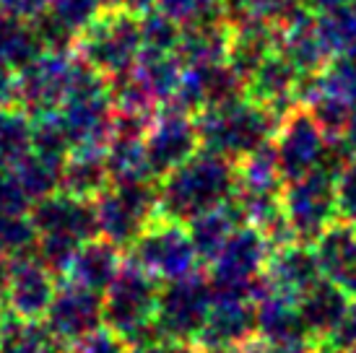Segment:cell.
<instances>
[{
	"label": "cell",
	"mask_w": 356,
	"mask_h": 353,
	"mask_svg": "<svg viewBox=\"0 0 356 353\" xmlns=\"http://www.w3.org/2000/svg\"><path fill=\"white\" fill-rule=\"evenodd\" d=\"M31 151H37L52 161H60V164H65V158L73 154L70 138L63 128L58 112L31 117Z\"/></svg>",
	"instance_id": "cell-35"
},
{
	"label": "cell",
	"mask_w": 356,
	"mask_h": 353,
	"mask_svg": "<svg viewBox=\"0 0 356 353\" xmlns=\"http://www.w3.org/2000/svg\"><path fill=\"white\" fill-rule=\"evenodd\" d=\"M81 58L73 52H42L40 58L16 73V107L29 117L58 112L76 86Z\"/></svg>",
	"instance_id": "cell-9"
},
{
	"label": "cell",
	"mask_w": 356,
	"mask_h": 353,
	"mask_svg": "<svg viewBox=\"0 0 356 353\" xmlns=\"http://www.w3.org/2000/svg\"><path fill=\"white\" fill-rule=\"evenodd\" d=\"M159 288L161 281H156L136 263L125 260L120 275L104 291V327L118 333L130 351L161 335L154 322Z\"/></svg>",
	"instance_id": "cell-4"
},
{
	"label": "cell",
	"mask_w": 356,
	"mask_h": 353,
	"mask_svg": "<svg viewBox=\"0 0 356 353\" xmlns=\"http://www.w3.org/2000/svg\"><path fill=\"white\" fill-rule=\"evenodd\" d=\"M3 309H6V306H3V299H0V312H3Z\"/></svg>",
	"instance_id": "cell-53"
},
{
	"label": "cell",
	"mask_w": 356,
	"mask_h": 353,
	"mask_svg": "<svg viewBox=\"0 0 356 353\" xmlns=\"http://www.w3.org/2000/svg\"><path fill=\"white\" fill-rule=\"evenodd\" d=\"M351 302L354 299L327 278H320L309 291L297 299L299 312L305 317L309 333L315 335V340H325L333 335V330L346 317Z\"/></svg>",
	"instance_id": "cell-24"
},
{
	"label": "cell",
	"mask_w": 356,
	"mask_h": 353,
	"mask_svg": "<svg viewBox=\"0 0 356 353\" xmlns=\"http://www.w3.org/2000/svg\"><path fill=\"white\" fill-rule=\"evenodd\" d=\"M266 278L270 281L273 291L299 299L325 275H323V268L317 260L315 245L289 242V245L273 247L266 265Z\"/></svg>",
	"instance_id": "cell-18"
},
{
	"label": "cell",
	"mask_w": 356,
	"mask_h": 353,
	"mask_svg": "<svg viewBox=\"0 0 356 353\" xmlns=\"http://www.w3.org/2000/svg\"><path fill=\"white\" fill-rule=\"evenodd\" d=\"M200 148L195 117L175 107H159L146 133V161L154 179L167 176Z\"/></svg>",
	"instance_id": "cell-13"
},
{
	"label": "cell",
	"mask_w": 356,
	"mask_h": 353,
	"mask_svg": "<svg viewBox=\"0 0 356 353\" xmlns=\"http://www.w3.org/2000/svg\"><path fill=\"white\" fill-rule=\"evenodd\" d=\"M16 104V73L0 68V109Z\"/></svg>",
	"instance_id": "cell-45"
},
{
	"label": "cell",
	"mask_w": 356,
	"mask_h": 353,
	"mask_svg": "<svg viewBox=\"0 0 356 353\" xmlns=\"http://www.w3.org/2000/svg\"><path fill=\"white\" fill-rule=\"evenodd\" d=\"M109 185H112V179H109L107 161H104V151L86 148V151H73L65 158L60 190L83 197V200H97Z\"/></svg>",
	"instance_id": "cell-28"
},
{
	"label": "cell",
	"mask_w": 356,
	"mask_h": 353,
	"mask_svg": "<svg viewBox=\"0 0 356 353\" xmlns=\"http://www.w3.org/2000/svg\"><path fill=\"white\" fill-rule=\"evenodd\" d=\"M237 161L200 146L188 161L159 179V216L188 224L237 195Z\"/></svg>",
	"instance_id": "cell-1"
},
{
	"label": "cell",
	"mask_w": 356,
	"mask_h": 353,
	"mask_svg": "<svg viewBox=\"0 0 356 353\" xmlns=\"http://www.w3.org/2000/svg\"><path fill=\"white\" fill-rule=\"evenodd\" d=\"M338 218L356 226V158L336 176Z\"/></svg>",
	"instance_id": "cell-39"
},
{
	"label": "cell",
	"mask_w": 356,
	"mask_h": 353,
	"mask_svg": "<svg viewBox=\"0 0 356 353\" xmlns=\"http://www.w3.org/2000/svg\"><path fill=\"white\" fill-rule=\"evenodd\" d=\"M182 73L185 68L175 52H151V49H143L138 63L130 68V76L156 109L172 101V97L177 94Z\"/></svg>",
	"instance_id": "cell-26"
},
{
	"label": "cell",
	"mask_w": 356,
	"mask_h": 353,
	"mask_svg": "<svg viewBox=\"0 0 356 353\" xmlns=\"http://www.w3.org/2000/svg\"><path fill=\"white\" fill-rule=\"evenodd\" d=\"M44 49L34 21H24L0 10V65L19 73L40 58Z\"/></svg>",
	"instance_id": "cell-30"
},
{
	"label": "cell",
	"mask_w": 356,
	"mask_h": 353,
	"mask_svg": "<svg viewBox=\"0 0 356 353\" xmlns=\"http://www.w3.org/2000/svg\"><path fill=\"white\" fill-rule=\"evenodd\" d=\"M50 3L52 0H0V10L16 19L34 21L50 8Z\"/></svg>",
	"instance_id": "cell-43"
},
{
	"label": "cell",
	"mask_w": 356,
	"mask_h": 353,
	"mask_svg": "<svg viewBox=\"0 0 356 353\" xmlns=\"http://www.w3.org/2000/svg\"><path fill=\"white\" fill-rule=\"evenodd\" d=\"M281 206L294 229V239L315 245L327 226L338 221L336 176L327 174L325 169H315L291 179L284 185Z\"/></svg>",
	"instance_id": "cell-10"
},
{
	"label": "cell",
	"mask_w": 356,
	"mask_h": 353,
	"mask_svg": "<svg viewBox=\"0 0 356 353\" xmlns=\"http://www.w3.org/2000/svg\"><path fill=\"white\" fill-rule=\"evenodd\" d=\"M327 340L336 345L338 351H346V348L356 345V299L351 302L346 317L341 320V325H338L336 330H333V335H330Z\"/></svg>",
	"instance_id": "cell-44"
},
{
	"label": "cell",
	"mask_w": 356,
	"mask_h": 353,
	"mask_svg": "<svg viewBox=\"0 0 356 353\" xmlns=\"http://www.w3.org/2000/svg\"><path fill=\"white\" fill-rule=\"evenodd\" d=\"M299 81H302V73L276 49L260 63V68L248 79V97L260 101L263 107H268L273 115L284 120L299 104Z\"/></svg>",
	"instance_id": "cell-20"
},
{
	"label": "cell",
	"mask_w": 356,
	"mask_h": 353,
	"mask_svg": "<svg viewBox=\"0 0 356 353\" xmlns=\"http://www.w3.org/2000/svg\"><path fill=\"white\" fill-rule=\"evenodd\" d=\"M307 8L320 13V10H327V8H336V6H343V3H354V0H302Z\"/></svg>",
	"instance_id": "cell-48"
},
{
	"label": "cell",
	"mask_w": 356,
	"mask_h": 353,
	"mask_svg": "<svg viewBox=\"0 0 356 353\" xmlns=\"http://www.w3.org/2000/svg\"><path fill=\"white\" fill-rule=\"evenodd\" d=\"M232 24L227 19H208L182 26V40L177 44V55L182 68H203L227 63Z\"/></svg>",
	"instance_id": "cell-23"
},
{
	"label": "cell",
	"mask_w": 356,
	"mask_h": 353,
	"mask_svg": "<svg viewBox=\"0 0 356 353\" xmlns=\"http://www.w3.org/2000/svg\"><path fill=\"white\" fill-rule=\"evenodd\" d=\"M10 169H13V174L19 179L24 195L29 197L31 203L58 192L60 182H63V164L42 156L37 151L24 154L16 164H10Z\"/></svg>",
	"instance_id": "cell-31"
},
{
	"label": "cell",
	"mask_w": 356,
	"mask_h": 353,
	"mask_svg": "<svg viewBox=\"0 0 356 353\" xmlns=\"http://www.w3.org/2000/svg\"><path fill=\"white\" fill-rule=\"evenodd\" d=\"M63 348L42 320H24L8 309L0 312V353H63Z\"/></svg>",
	"instance_id": "cell-29"
},
{
	"label": "cell",
	"mask_w": 356,
	"mask_h": 353,
	"mask_svg": "<svg viewBox=\"0 0 356 353\" xmlns=\"http://www.w3.org/2000/svg\"><path fill=\"white\" fill-rule=\"evenodd\" d=\"M58 273H52L37 255L10 260V278L3 294V306L24 320H44L58 291Z\"/></svg>",
	"instance_id": "cell-14"
},
{
	"label": "cell",
	"mask_w": 356,
	"mask_h": 353,
	"mask_svg": "<svg viewBox=\"0 0 356 353\" xmlns=\"http://www.w3.org/2000/svg\"><path fill=\"white\" fill-rule=\"evenodd\" d=\"M102 0H52L50 8L34 19L44 49L50 52H73L79 37L102 16Z\"/></svg>",
	"instance_id": "cell-16"
},
{
	"label": "cell",
	"mask_w": 356,
	"mask_h": 353,
	"mask_svg": "<svg viewBox=\"0 0 356 353\" xmlns=\"http://www.w3.org/2000/svg\"><path fill=\"white\" fill-rule=\"evenodd\" d=\"M343 353H356V345H351V348H346Z\"/></svg>",
	"instance_id": "cell-52"
},
{
	"label": "cell",
	"mask_w": 356,
	"mask_h": 353,
	"mask_svg": "<svg viewBox=\"0 0 356 353\" xmlns=\"http://www.w3.org/2000/svg\"><path fill=\"white\" fill-rule=\"evenodd\" d=\"M229 24L239 21H268V24H286L305 3L302 0H221Z\"/></svg>",
	"instance_id": "cell-33"
},
{
	"label": "cell",
	"mask_w": 356,
	"mask_h": 353,
	"mask_svg": "<svg viewBox=\"0 0 356 353\" xmlns=\"http://www.w3.org/2000/svg\"><path fill=\"white\" fill-rule=\"evenodd\" d=\"M315 24L333 58L356 49V0L315 13Z\"/></svg>",
	"instance_id": "cell-32"
},
{
	"label": "cell",
	"mask_w": 356,
	"mask_h": 353,
	"mask_svg": "<svg viewBox=\"0 0 356 353\" xmlns=\"http://www.w3.org/2000/svg\"><path fill=\"white\" fill-rule=\"evenodd\" d=\"M276 49L302 76L323 73L327 68V63L333 60V55L327 52L325 42L320 37V31H317L315 10H309L307 6H302L286 24L278 26Z\"/></svg>",
	"instance_id": "cell-19"
},
{
	"label": "cell",
	"mask_w": 356,
	"mask_h": 353,
	"mask_svg": "<svg viewBox=\"0 0 356 353\" xmlns=\"http://www.w3.org/2000/svg\"><path fill=\"white\" fill-rule=\"evenodd\" d=\"M76 52L104 79L128 73L143 52L140 16L122 8H104L99 19L79 37Z\"/></svg>",
	"instance_id": "cell-5"
},
{
	"label": "cell",
	"mask_w": 356,
	"mask_h": 353,
	"mask_svg": "<svg viewBox=\"0 0 356 353\" xmlns=\"http://www.w3.org/2000/svg\"><path fill=\"white\" fill-rule=\"evenodd\" d=\"M8 278H10V257L0 252V299H3V294H6Z\"/></svg>",
	"instance_id": "cell-49"
},
{
	"label": "cell",
	"mask_w": 356,
	"mask_h": 353,
	"mask_svg": "<svg viewBox=\"0 0 356 353\" xmlns=\"http://www.w3.org/2000/svg\"><path fill=\"white\" fill-rule=\"evenodd\" d=\"M315 252L327 281L356 299V226L338 218L315 242Z\"/></svg>",
	"instance_id": "cell-21"
},
{
	"label": "cell",
	"mask_w": 356,
	"mask_h": 353,
	"mask_svg": "<svg viewBox=\"0 0 356 353\" xmlns=\"http://www.w3.org/2000/svg\"><path fill=\"white\" fill-rule=\"evenodd\" d=\"M122 265H125L122 249L107 242L104 236H94L79 247V252L73 255L68 270H65V278L104 296V291L120 275Z\"/></svg>",
	"instance_id": "cell-22"
},
{
	"label": "cell",
	"mask_w": 356,
	"mask_h": 353,
	"mask_svg": "<svg viewBox=\"0 0 356 353\" xmlns=\"http://www.w3.org/2000/svg\"><path fill=\"white\" fill-rule=\"evenodd\" d=\"M278 26L268 21H239L232 24V42H229L227 63L248 81L260 63L276 52Z\"/></svg>",
	"instance_id": "cell-25"
},
{
	"label": "cell",
	"mask_w": 356,
	"mask_h": 353,
	"mask_svg": "<svg viewBox=\"0 0 356 353\" xmlns=\"http://www.w3.org/2000/svg\"><path fill=\"white\" fill-rule=\"evenodd\" d=\"M281 117L255 99H239L224 107H211L195 115L200 146L232 161H242L257 148L268 146L278 133Z\"/></svg>",
	"instance_id": "cell-3"
},
{
	"label": "cell",
	"mask_w": 356,
	"mask_h": 353,
	"mask_svg": "<svg viewBox=\"0 0 356 353\" xmlns=\"http://www.w3.org/2000/svg\"><path fill=\"white\" fill-rule=\"evenodd\" d=\"M239 226H245V216L237 208L234 197L224 203V206L213 208L208 213H200L193 221H188L190 239L195 245V252L200 257V265H208L218 255V249L227 245V239Z\"/></svg>",
	"instance_id": "cell-27"
},
{
	"label": "cell",
	"mask_w": 356,
	"mask_h": 353,
	"mask_svg": "<svg viewBox=\"0 0 356 353\" xmlns=\"http://www.w3.org/2000/svg\"><path fill=\"white\" fill-rule=\"evenodd\" d=\"M309 353H343V351H338L336 345L330 343V340H317L315 345H312V348H309Z\"/></svg>",
	"instance_id": "cell-50"
},
{
	"label": "cell",
	"mask_w": 356,
	"mask_h": 353,
	"mask_svg": "<svg viewBox=\"0 0 356 353\" xmlns=\"http://www.w3.org/2000/svg\"><path fill=\"white\" fill-rule=\"evenodd\" d=\"M213 288L206 273L193 270L172 281H164L156 299V322L159 333L177 340H198L200 330L213 306Z\"/></svg>",
	"instance_id": "cell-8"
},
{
	"label": "cell",
	"mask_w": 356,
	"mask_h": 353,
	"mask_svg": "<svg viewBox=\"0 0 356 353\" xmlns=\"http://www.w3.org/2000/svg\"><path fill=\"white\" fill-rule=\"evenodd\" d=\"M255 309L257 338H263L273 345H281V348H297V351H309L317 343L302 312H299L297 299L270 291L260 302H255Z\"/></svg>",
	"instance_id": "cell-17"
},
{
	"label": "cell",
	"mask_w": 356,
	"mask_h": 353,
	"mask_svg": "<svg viewBox=\"0 0 356 353\" xmlns=\"http://www.w3.org/2000/svg\"><path fill=\"white\" fill-rule=\"evenodd\" d=\"M29 218L40 236L34 255L58 275H65L70 260L83 242L99 236L94 200L76 197L65 190L31 203Z\"/></svg>",
	"instance_id": "cell-2"
},
{
	"label": "cell",
	"mask_w": 356,
	"mask_h": 353,
	"mask_svg": "<svg viewBox=\"0 0 356 353\" xmlns=\"http://www.w3.org/2000/svg\"><path fill=\"white\" fill-rule=\"evenodd\" d=\"M203 353H239V348H211V351Z\"/></svg>",
	"instance_id": "cell-51"
},
{
	"label": "cell",
	"mask_w": 356,
	"mask_h": 353,
	"mask_svg": "<svg viewBox=\"0 0 356 353\" xmlns=\"http://www.w3.org/2000/svg\"><path fill=\"white\" fill-rule=\"evenodd\" d=\"M130 353H203L198 343L193 340H177V338H167V335H159L151 343L140 345Z\"/></svg>",
	"instance_id": "cell-42"
},
{
	"label": "cell",
	"mask_w": 356,
	"mask_h": 353,
	"mask_svg": "<svg viewBox=\"0 0 356 353\" xmlns=\"http://www.w3.org/2000/svg\"><path fill=\"white\" fill-rule=\"evenodd\" d=\"M70 353H130V348L118 333H112L109 327H99L97 333L73 345Z\"/></svg>",
	"instance_id": "cell-41"
},
{
	"label": "cell",
	"mask_w": 356,
	"mask_h": 353,
	"mask_svg": "<svg viewBox=\"0 0 356 353\" xmlns=\"http://www.w3.org/2000/svg\"><path fill=\"white\" fill-rule=\"evenodd\" d=\"M37 229L31 224L29 213L19 211H0V252L10 260L24 255H34L37 249Z\"/></svg>",
	"instance_id": "cell-36"
},
{
	"label": "cell",
	"mask_w": 356,
	"mask_h": 353,
	"mask_svg": "<svg viewBox=\"0 0 356 353\" xmlns=\"http://www.w3.org/2000/svg\"><path fill=\"white\" fill-rule=\"evenodd\" d=\"M120 8L130 10V13H136V16H143V13H149L151 8H156V0H120Z\"/></svg>",
	"instance_id": "cell-47"
},
{
	"label": "cell",
	"mask_w": 356,
	"mask_h": 353,
	"mask_svg": "<svg viewBox=\"0 0 356 353\" xmlns=\"http://www.w3.org/2000/svg\"><path fill=\"white\" fill-rule=\"evenodd\" d=\"M156 8L164 10L182 26L208 19H227L221 0H156Z\"/></svg>",
	"instance_id": "cell-38"
},
{
	"label": "cell",
	"mask_w": 356,
	"mask_h": 353,
	"mask_svg": "<svg viewBox=\"0 0 356 353\" xmlns=\"http://www.w3.org/2000/svg\"><path fill=\"white\" fill-rule=\"evenodd\" d=\"M325 146L327 136L317 125L312 112L305 104H297L281 120L278 133L273 138L278 169H281L284 182H291V179H299V176L315 172L325 156Z\"/></svg>",
	"instance_id": "cell-11"
},
{
	"label": "cell",
	"mask_w": 356,
	"mask_h": 353,
	"mask_svg": "<svg viewBox=\"0 0 356 353\" xmlns=\"http://www.w3.org/2000/svg\"><path fill=\"white\" fill-rule=\"evenodd\" d=\"M31 151V117L21 107L0 109V164H16Z\"/></svg>",
	"instance_id": "cell-34"
},
{
	"label": "cell",
	"mask_w": 356,
	"mask_h": 353,
	"mask_svg": "<svg viewBox=\"0 0 356 353\" xmlns=\"http://www.w3.org/2000/svg\"><path fill=\"white\" fill-rule=\"evenodd\" d=\"M99 236L130 249L143 229L159 216V182H112L94 200Z\"/></svg>",
	"instance_id": "cell-6"
},
{
	"label": "cell",
	"mask_w": 356,
	"mask_h": 353,
	"mask_svg": "<svg viewBox=\"0 0 356 353\" xmlns=\"http://www.w3.org/2000/svg\"><path fill=\"white\" fill-rule=\"evenodd\" d=\"M128 260L151 273L156 281H172L200 268V257L190 239L188 224L156 216L130 245Z\"/></svg>",
	"instance_id": "cell-7"
},
{
	"label": "cell",
	"mask_w": 356,
	"mask_h": 353,
	"mask_svg": "<svg viewBox=\"0 0 356 353\" xmlns=\"http://www.w3.org/2000/svg\"><path fill=\"white\" fill-rule=\"evenodd\" d=\"M31 200L24 195L19 179L13 174L8 164H0V211H19V213H29Z\"/></svg>",
	"instance_id": "cell-40"
},
{
	"label": "cell",
	"mask_w": 356,
	"mask_h": 353,
	"mask_svg": "<svg viewBox=\"0 0 356 353\" xmlns=\"http://www.w3.org/2000/svg\"><path fill=\"white\" fill-rule=\"evenodd\" d=\"M42 322L65 348H73L83 338L104 327V296L65 278L58 284V291Z\"/></svg>",
	"instance_id": "cell-12"
},
{
	"label": "cell",
	"mask_w": 356,
	"mask_h": 353,
	"mask_svg": "<svg viewBox=\"0 0 356 353\" xmlns=\"http://www.w3.org/2000/svg\"><path fill=\"white\" fill-rule=\"evenodd\" d=\"M140 34H143V49L151 52H177L182 40V24L167 16L164 10L151 8L140 16Z\"/></svg>",
	"instance_id": "cell-37"
},
{
	"label": "cell",
	"mask_w": 356,
	"mask_h": 353,
	"mask_svg": "<svg viewBox=\"0 0 356 353\" xmlns=\"http://www.w3.org/2000/svg\"><path fill=\"white\" fill-rule=\"evenodd\" d=\"M257 338V309L250 299H213L208 320L195 343L203 351L211 348H242Z\"/></svg>",
	"instance_id": "cell-15"
},
{
	"label": "cell",
	"mask_w": 356,
	"mask_h": 353,
	"mask_svg": "<svg viewBox=\"0 0 356 353\" xmlns=\"http://www.w3.org/2000/svg\"><path fill=\"white\" fill-rule=\"evenodd\" d=\"M239 353H309V351H297V348H281L263 340V338H252L250 343H245L239 348Z\"/></svg>",
	"instance_id": "cell-46"
}]
</instances>
